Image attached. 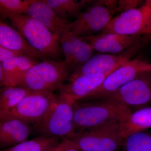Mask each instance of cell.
<instances>
[{"label": "cell", "mask_w": 151, "mask_h": 151, "mask_svg": "<svg viewBox=\"0 0 151 151\" xmlns=\"http://www.w3.org/2000/svg\"><path fill=\"white\" fill-rule=\"evenodd\" d=\"M132 112L122 105L105 100L75 102L73 119L75 132H83L111 122L121 123Z\"/></svg>", "instance_id": "1"}, {"label": "cell", "mask_w": 151, "mask_h": 151, "mask_svg": "<svg viewBox=\"0 0 151 151\" xmlns=\"http://www.w3.org/2000/svg\"><path fill=\"white\" fill-rule=\"evenodd\" d=\"M29 43L52 59L63 61V56L59 37L52 32L41 22L27 14L6 16Z\"/></svg>", "instance_id": "2"}, {"label": "cell", "mask_w": 151, "mask_h": 151, "mask_svg": "<svg viewBox=\"0 0 151 151\" xmlns=\"http://www.w3.org/2000/svg\"><path fill=\"white\" fill-rule=\"evenodd\" d=\"M61 141L80 151H119L122 137L120 122H115L61 138Z\"/></svg>", "instance_id": "3"}, {"label": "cell", "mask_w": 151, "mask_h": 151, "mask_svg": "<svg viewBox=\"0 0 151 151\" xmlns=\"http://www.w3.org/2000/svg\"><path fill=\"white\" fill-rule=\"evenodd\" d=\"M70 73L64 60H42L22 76L17 86H24L32 91L53 92L59 90Z\"/></svg>", "instance_id": "4"}, {"label": "cell", "mask_w": 151, "mask_h": 151, "mask_svg": "<svg viewBox=\"0 0 151 151\" xmlns=\"http://www.w3.org/2000/svg\"><path fill=\"white\" fill-rule=\"evenodd\" d=\"M76 101L64 94L57 95L46 116L37 126L42 135L62 138L75 132L74 105Z\"/></svg>", "instance_id": "5"}, {"label": "cell", "mask_w": 151, "mask_h": 151, "mask_svg": "<svg viewBox=\"0 0 151 151\" xmlns=\"http://www.w3.org/2000/svg\"><path fill=\"white\" fill-rule=\"evenodd\" d=\"M97 100L119 104L132 112L151 107V70L142 72L116 92Z\"/></svg>", "instance_id": "6"}, {"label": "cell", "mask_w": 151, "mask_h": 151, "mask_svg": "<svg viewBox=\"0 0 151 151\" xmlns=\"http://www.w3.org/2000/svg\"><path fill=\"white\" fill-rule=\"evenodd\" d=\"M114 33L125 35H151V1L121 13L113 18L99 34Z\"/></svg>", "instance_id": "7"}, {"label": "cell", "mask_w": 151, "mask_h": 151, "mask_svg": "<svg viewBox=\"0 0 151 151\" xmlns=\"http://www.w3.org/2000/svg\"><path fill=\"white\" fill-rule=\"evenodd\" d=\"M57 96L53 92L50 91H32L5 117H16L37 127L48 113Z\"/></svg>", "instance_id": "8"}, {"label": "cell", "mask_w": 151, "mask_h": 151, "mask_svg": "<svg viewBox=\"0 0 151 151\" xmlns=\"http://www.w3.org/2000/svg\"><path fill=\"white\" fill-rule=\"evenodd\" d=\"M112 13L104 1L95 2L80 13L67 29L79 37L98 34L105 29L113 18Z\"/></svg>", "instance_id": "9"}, {"label": "cell", "mask_w": 151, "mask_h": 151, "mask_svg": "<svg viewBox=\"0 0 151 151\" xmlns=\"http://www.w3.org/2000/svg\"><path fill=\"white\" fill-rule=\"evenodd\" d=\"M150 70H151V64L139 59L132 60L109 74L101 85L89 97L79 101L103 98L116 92L140 73Z\"/></svg>", "instance_id": "10"}, {"label": "cell", "mask_w": 151, "mask_h": 151, "mask_svg": "<svg viewBox=\"0 0 151 151\" xmlns=\"http://www.w3.org/2000/svg\"><path fill=\"white\" fill-rule=\"evenodd\" d=\"M139 47L138 42L122 53L93 55L86 63L70 73L67 80L71 82L84 74L112 73L132 60V57L137 52Z\"/></svg>", "instance_id": "11"}, {"label": "cell", "mask_w": 151, "mask_h": 151, "mask_svg": "<svg viewBox=\"0 0 151 151\" xmlns=\"http://www.w3.org/2000/svg\"><path fill=\"white\" fill-rule=\"evenodd\" d=\"M140 36L118 34H98L82 37L94 50L106 54H119L139 41Z\"/></svg>", "instance_id": "12"}, {"label": "cell", "mask_w": 151, "mask_h": 151, "mask_svg": "<svg viewBox=\"0 0 151 151\" xmlns=\"http://www.w3.org/2000/svg\"><path fill=\"white\" fill-rule=\"evenodd\" d=\"M111 73L80 76L71 82L63 84L58 90L59 93L70 97L76 102L84 100L96 90Z\"/></svg>", "instance_id": "13"}, {"label": "cell", "mask_w": 151, "mask_h": 151, "mask_svg": "<svg viewBox=\"0 0 151 151\" xmlns=\"http://www.w3.org/2000/svg\"><path fill=\"white\" fill-rule=\"evenodd\" d=\"M0 120L1 147H13L27 140L32 130L30 124L10 116L1 118Z\"/></svg>", "instance_id": "14"}, {"label": "cell", "mask_w": 151, "mask_h": 151, "mask_svg": "<svg viewBox=\"0 0 151 151\" xmlns=\"http://www.w3.org/2000/svg\"><path fill=\"white\" fill-rule=\"evenodd\" d=\"M39 62V59L35 58L22 55L0 63L1 86H17L22 76Z\"/></svg>", "instance_id": "15"}, {"label": "cell", "mask_w": 151, "mask_h": 151, "mask_svg": "<svg viewBox=\"0 0 151 151\" xmlns=\"http://www.w3.org/2000/svg\"><path fill=\"white\" fill-rule=\"evenodd\" d=\"M0 46L41 60H52L33 47L17 30L0 21Z\"/></svg>", "instance_id": "16"}, {"label": "cell", "mask_w": 151, "mask_h": 151, "mask_svg": "<svg viewBox=\"0 0 151 151\" xmlns=\"http://www.w3.org/2000/svg\"><path fill=\"white\" fill-rule=\"evenodd\" d=\"M25 14L41 22L52 32L59 37L72 22L58 16L43 0H33Z\"/></svg>", "instance_id": "17"}, {"label": "cell", "mask_w": 151, "mask_h": 151, "mask_svg": "<svg viewBox=\"0 0 151 151\" xmlns=\"http://www.w3.org/2000/svg\"><path fill=\"white\" fill-rule=\"evenodd\" d=\"M120 124L124 139L135 133L151 129V107L132 112Z\"/></svg>", "instance_id": "18"}, {"label": "cell", "mask_w": 151, "mask_h": 151, "mask_svg": "<svg viewBox=\"0 0 151 151\" xmlns=\"http://www.w3.org/2000/svg\"><path fill=\"white\" fill-rule=\"evenodd\" d=\"M31 92L23 86L2 87L0 90V118L7 116L11 110Z\"/></svg>", "instance_id": "19"}, {"label": "cell", "mask_w": 151, "mask_h": 151, "mask_svg": "<svg viewBox=\"0 0 151 151\" xmlns=\"http://www.w3.org/2000/svg\"><path fill=\"white\" fill-rule=\"evenodd\" d=\"M54 10L61 18L68 20L71 17L76 18L83 9L87 8L95 2L92 1L73 0H43Z\"/></svg>", "instance_id": "20"}, {"label": "cell", "mask_w": 151, "mask_h": 151, "mask_svg": "<svg viewBox=\"0 0 151 151\" xmlns=\"http://www.w3.org/2000/svg\"><path fill=\"white\" fill-rule=\"evenodd\" d=\"M61 138L42 135L12 147L4 151H48L60 142Z\"/></svg>", "instance_id": "21"}, {"label": "cell", "mask_w": 151, "mask_h": 151, "mask_svg": "<svg viewBox=\"0 0 151 151\" xmlns=\"http://www.w3.org/2000/svg\"><path fill=\"white\" fill-rule=\"evenodd\" d=\"M70 33L73 52V65L71 72L72 73L86 63L93 56L94 50L83 38L76 36L72 33Z\"/></svg>", "instance_id": "22"}, {"label": "cell", "mask_w": 151, "mask_h": 151, "mask_svg": "<svg viewBox=\"0 0 151 151\" xmlns=\"http://www.w3.org/2000/svg\"><path fill=\"white\" fill-rule=\"evenodd\" d=\"M122 151H151V131L138 132L124 138Z\"/></svg>", "instance_id": "23"}, {"label": "cell", "mask_w": 151, "mask_h": 151, "mask_svg": "<svg viewBox=\"0 0 151 151\" xmlns=\"http://www.w3.org/2000/svg\"><path fill=\"white\" fill-rule=\"evenodd\" d=\"M33 0H0V13L5 18L8 14H25Z\"/></svg>", "instance_id": "24"}, {"label": "cell", "mask_w": 151, "mask_h": 151, "mask_svg": "<svg viewBox=\"0 0 151 151\" xmlns=\"http://www.w3.org/2000/svg\"><path fill=\"white\" fill-rule=\"evenodd\" d=\"M59 39L63 53L65 57L64 61L71 73L73 65V44L70 38V31L66 29L62 33Z\"/></svg>", "instance_id": "25"}, {"label": "cell", "mask_w": 151, "mask_h": 151, "mask_svg": "<svg viewBox=\"0 0 151 151\" xmlns=\"http://www.w3.org/2000/svg\"><path fill=\"white\" fill-rule=\"evenodd\" d=\"M139 1H120L116 3V11L122 12L126 11L139 7L138 5L140 4Z\"/></svg>", "instance_id": "26"}, {"label": "cell", "mask_w": 151, "mask_h": 151, "mask_svg": "<svg viewBox=\"0 0 151 151\" xmlns=\"http://www.w3.org/2000/svg\"><path fill=\"white\" fill-rule=\"evenodd\" d=\"M22 55L24 54L0 46V63H2L7 60Z\"/></svg>", "instance_id": "27"}, {"label": "cell", "mask_w": 151, "mask_h": 151, "mask_svg": "<svg viewBox=\"0 0 151 151\" xmlns=\"http://www.w3.org/2000/svg\"><path fill=\"white\" fill-rule=\"evenodd\" d=\"M68 145L67 143L61 141L58 145L48 151H65Z\"/></svg>", "instance_id": "28"}, {"label": "cell", "mask_w": 151, "mask_h": 151, "mask_svg": "<svg viewBox=\"0 0 151 151\" xmlns=\"http://www.w3.org/2000/svg\"><path fill=\"white\" fill-rule=\"evenodd\" d=\"M65 151H79L77 149L75 148L73 146L68 145L67 148L65 149Z\"/></svg>", "instance_id": "29"}]
</instances>
